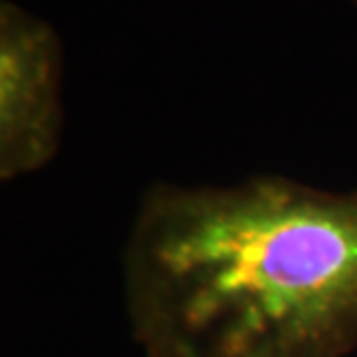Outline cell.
Segmentation results:
<instances>
[{
  "instance_id": "7a4b0ae2",
  "label": "cell",
  "mask_w": 357,
  "mask_h": 357,
  "mask_svg": "<svg viewBox=\"0 0 357 357\" xmlns=\"http://www.w3.org/2000/svg\"><path fill=\"white\" fill-rule=\"evenodd\" d=\"M66 45L52 21L0 3V181L52 165L66 130Z\"/></svg>"
},
{
  "instance_id": "3957f363",
  "label": "cell",
  "mask_w": 357,
  "mask_h": 357,
  "mask_svg": "<svg viewBox=\"0 0 357 357\" xmlns=\"http://www.w3.org/2000/svg\"><path fill=\"white\" fill-rule=\"evenodd\" d=\"M341 3H346L348 7H351V10H355V12H357V0H341Z\"/></svg>"
},
{
  "instance_id": "6da1fadb",
  "label": "cell",
  "mask_w": 357,
  "mask_h": 357,
  "mask_svg": "<svg viewBox=\"0 0 357 357\" xmlns=\"http://www.w3.org/2000/svg\"><path fill=\"white\" fill-rule=\"evenodd\" d=\"M144 357H348L357 351V188L285 174L155 181L121 253Z\"/></svg>"
}]
</instances>
